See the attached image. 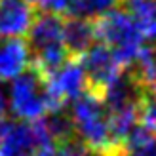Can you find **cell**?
Masks as SVG:
<instances>
[{
  "label": "cell",
  "mask_w": 156,
  "mask_h": 156,
  "mask_svg": "<svg viewBox=\"0 0 156 156\" xmlns=\"http://www.w3.org/2000/svg\"><path fill=\"white\" fill-rule=\"evenodd\" d=\"M93 25H95V40L111 50L118 65L122 69L133 67L139 51L145 46V38L137 29L133 17L126 10L112 8L111 12L93 19Z\"/></svg>",
  "instance_id": "obj_1"
},
{
  "label": "cell",
  "mask_w": 156,
  "mask_h": 156,
  "mask_svg": "<svg viewBox=\"0 0 156 156\" xmlns=\"http://www.w3.org/2000/svg\"><path fill=\"white\" fill-rule=\"evenodd\" d=\"M71 118L76 135L95 156H114L108 135V112L99 97L84 91L73 99Z\"/></svg>",
  "instance_id": "obj_2"
},
{
  "label": "cell",
  "mask_w": 156,
  "mask_h": 156,
  "mask_svg": "<svg viewBox=\"0 0 156 156\" xmlns=\"http://www.w3.org/2000/svg\"><path fill=\"white\" fill-rule=\"evenodd\" d=\"M10 111L19 120H36L50 111L48 74L33 61L12 78Z\"/></svg>",
  "instance_id": "obj_3"
},
{
  "label": "cell",
  "mask_w": 156,
  "mask_h": 156,
  "mask_svg": "<svg viewBox=\"0 0 156 156\" xmlns=\"http://www.w3.org/2000/svg\"><path fill=\"white\" fill-rule=\"evenodd\" d=\"M78 61H80L84 73L86 91L99 99H103V93L108 88V84L114 82L124 71L111 53V50L97 40L78 57Z\"/></svg>",
  "instance_id": "obj_4"
},
{
  "label": "cell",
  "mask_w": 156,
  "mask_h": 156,
  "mask_svg": "<svg viewBox=\"0 0 156 156\" xmlns=\"http://www.w3.org/2000/svg\"><path fill=\"white\" fill-rule=\"evenodd\" d=\"M36 12L38 10L27 0H0V36H25Z\"/></svg>",
  "instance_id": "obj_5"
},
{
  "label": "cell",
  "mask_w": 156,
  "mask_h": 156,
  "mask_svg": "<svg viewBox=\"0 0 156 156\" xmlns=\"http://www.w3.org/2000/svg\"><path fill=\"white\" fill-rule=\"evenodd\" d=\"M36 139L30 128V120H10L0 137L2 156H33L36 154Z\"/></svg>",
  "instance_id": "obj_6"
},
{
  "label": "cell",
  "mask_w": 156,
  "mask_h": 156,
  "mask_svg": "<svg viewBox=\"0 0 156 156\" xmlns=\"http://www.w3.org/2000/svg\"><path fill=\"white\" fill-rule=\"evenodd\" d=\"M30 61V50L25 38L0 36V82L15 78Z\"/></svg>",
  "instance_id": "obj_7"
},
{
  "label": "cell",
  "mask_w": 156,
  "mask_h": 156,
  "mask_svg": "<svg viewBox=\"0 0 156 156\" xmlns=\"http://www.w3.org/2000/svg\"><path fill=\"white\" fill-rule=\"evenodd\" d=\"M25 36L30 51L55 42H63V15L51 12H42V13L36 12V17Z\"/></svg>",
  "instance_id": "obj_8"
},
{
  "label": "cell",
  "mask_w": 156,
  "mask_h": 156,
  "mask_svg": "<svg viewBox=\"0 0 156 156\" xmlns=\"http://www.w3.org/2000/svg\"><path fill=\"white\" fill-rule=\"evenodd\" d=\"M93 42H95L93 19L67 17V21H63V44L71 57L78 59Z\"/></svg>",
  "instance_id": "obj_9"
},
{
  "label": "cell",
  "mask_w": 156,
  "mask_h": 156,
  "mask_svg": "<svg viewBox=\"0 0 156 156\" xmlns=\"http://www.w3.org/2000/svg\"><path fill=\"white\" fill-rule=\"evenodd\" d=\"M42 122H44L46 129H48V133L51 135L53 143L65 141V139H71V137L76 135L73 118H71V114H69L65 108L46 112V116H42Z\"/></svg>",
  "instance_id": "obj_10"
},
{
  "label": "cell",
  "mask_w": 156,
  "mask_h": 156,
  "mask_svg": "<svg viewBox=\"0 0 156 156\" xmlns=\"http://www.w3.org/2000/svg\"><path fill=\"white\" fill-rule=\"evenodd\" d=\"M53 156H95V154L80 141V137L74 135L71 139H65V141L55 143Z\"/></svg>",
  "instance_id": "obj_11"
},
{
  "label": "cell",
  "mask_w": 156,
  "mask_h": 156,
  "mask_svg": "<svg viewBox=\"0 0 156 156\" xmlns=\"http://www.w3.org/2000/svg\"><path fill=\"white\" fill-rule=\"evenodd\" d=\"M6 108H8V103H6V97H4V91L0 90V116L6 114Z\"/></svg>",
  "instance_id": "obj_12"
},
{
  "label": "cell",
  "mask_w": 156,
  "mask_h": 156,
  "mask_svg": "<svg viewBox=\"0 0 156 156\" xmlns=\"http://www.w3.org/2000/svg\"><path fill=\"white\" fill-rule=\"evenodd\" d=\"M8 124H10V118L4 114V116H0V137H2V133L6 131V128H8Z\"/></svg>",
  "instance_id": "obj_13"
},
{
  "label": "cell",
  "mask_w": 156,
  "mask_h": 156,
  "mask_svg": "<svg viewBox=\"0 0 156 156\" xmlns=\"http://www.w3.org/2000/svg\"><path fill=\"white\" fill-rule=\"evenodd\" d=\"M27 2H29L30 6H34L36 10H44V6H46V2H48V0H27Z\"/></svg>",
  "instance_id": "obj_14"
},
{
  "label": "cell",
  "mask_w": 156,
  "mask_h": 156,
  "mask_svg": "<svg viewBox=\"0 0 156 156\" xmlns=\"http://www.w3.org/2000/svg\"><path fill=\"white\" fill-rule=\"evenodd\" d=\"M33 156H51V154H42V152H36V154H33Z\"/></svg>",
  "instance_id": "obj_15"
},
{
  "label": "cell",
  "mask_w": 156,
  "mask_h": 156,
  "mask_svg": "<svg viewBox=\"0 0 156 156\" xmlns=\"http://www.w3.org/2000/svg\"><path fill=\"white\" fill-rule=\"evenodd\" d=\"M0 156H2V154H0Z\"/></svg>",
  "instance_id": "obj_16"
}]
</instances>
